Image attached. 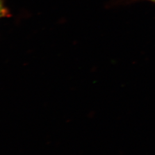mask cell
I'll use <instances>...</instances> for the list:
<instances>
[{"mask_svg": "<svg viewBox=\"0 0 155 155\" xmlns=\"http://www.w3.org/2000/svg\"><path fill=\"white\" fill-rule=\"evenodd\" d=\"M10 13L6 8L4 0H0V18L10 17Z\"/></svg>", "mask_w": 155, "mask_h": 155, "instance_id": "obj_1", "label": "cell"}, {"mask_svg": "<svg viewBox=\"0 0 155 155\" xmlns=\"http://www.w3.org/2000/svg\"><path fill=\"white\" fill-rule=\"evenodd\" d=\"M150 1H153V2H155V0H150Z\"/></svg>", "mask_w": 155, "mask_h": 155, "instance_id": "obj_2", "label": "cell"}]
</instances>
